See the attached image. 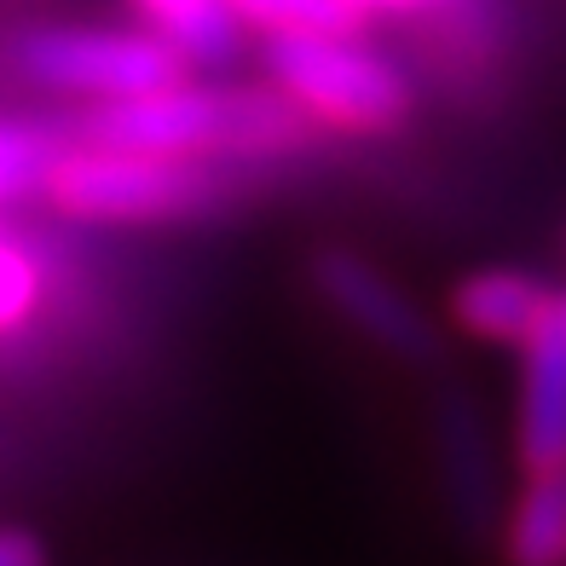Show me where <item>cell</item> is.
<instances>
[{
	"label": "cell",
	"instance_id": "1",
	"mask_svg": "<svg viewBox=\"0 0 566 566\" xmlns=\"http://www.w3.org/2000/svg\"><path fill=\"white\" fill-rule=\"evenodd\" d=\"M261 59L266 82L283 87L306 116L336 127V134H394L410 116L405 70L358 30L266 35Z\"/></svg>",
	"mask_w": 566,
	"mask_h": 566
},
{
	"label": "cell",
	"instance_id": "2",
	"mask_svg": "<svg viewBox=\"0 0 566 566\" xmlns=\"http://www.w3.org/2000/svg\"><path fill=\"white\" fill-rule=\"evenodd\" d=\"M46 202H53L64 220H82V226L191 220V214H209L220 202V168L70 139L53 179H46Z\"/></svg>",
	"mask_w": 566,
	"mask_h": 566
},
{
	"label": "cell",
	"instance_id": "3",
	"mask_svg": "<svg viewBox=\"0 0 566 566\" xmlns=\"http://www.w3.org/2000/svg\"><path fill=\"white\" fill-rule=\"evenodd\" d=\"M12 64L41 93L82 98V111L174 87L191 70L186 53L150 23H134V30L127 23H41V30L18 35Z\"/></svg>",
	"mask_w": 566,
	"mask_h": 566
},
{
	"label": "cell",
	"instance_id": "4",
	"mask_svg": "<svg viewBox=\"0 0 566 566\" xmlns=\"http://www.w3.org/2000/svg\"><path fill=\"white\" fill-rule=\"evenodd\" d=\"M313 290H318V301L329 306V313H336L347 329H358L376 353L399 358V365H422V358H433L428 313L381 266H370L365 254L324 249L313 261Z\"/></svg>",
	"mask_w": 566,
	"mask_h": 566
},
{
	"label": "cell",
	"instance_id": "5",
	"mask_svg": "<svg viewBox=\"0 0 566 566\" xmlns=\"http://www.w3.org/2000/svg\"><path fill=\"white\" fill-rule=\"evenodd\" d=\"M514 457L526 474L566 469V306L555 301L549 324L521 347L514 388Z\"/></svg>",
	"mask_w": 566,
	"mask_h": 566
},
{
	"label": "cell",
	"instance_id": "6",
	"mask_svg": "<svg viewBox=\"0 0 566 566\" xmlns=\"http://www.w3.org/2000/svg\"><path fill=\"white\" fill-rule=\"evenodd\" d=\"M555 301H560V283L537 277V272H526V266H480V272H469V277H457L451 318H457L462 336L521 353L537 329L549 324Z\"/></svg>",
	"mask_w": 566,
	"mask_h": 566
},
{
	"label": "cell",
	"instance_id": "7",
	"mask_svg": "<svg viewBox=\"0 0 566 566\" xmlns=\"http://www.w3.org/2000/svg\"><path fill=\"white\" fill-rule=\"evenodd\" d=\"M509 566H566V469L526 474L503 521Z\"/></svg>",
	"mask_w": 566,
	"mask_h": 566
},
{
	"label": "cell",
	"instance_id": "8",
	"mask_svg": "<svg viewBox=\"0 0 566 566\" xmlns=\"http://www.w3.org/2000/svg\"><path fill=\"white\" fill-rule=\"evenodd\" d=\"M139 18L157 30L163 41H174L186 64H226L243 46V12L238 0H134Z\"/></svg>",
	"mask_w": 566,
	"mask_h": 566
},
{
	"label": "cell",
	"instance_id": "9",
	"mask_svg": "<svg viewBox=\"0 0 566 566\" xmlns=\"http://www.w3.org/2000/svg\"><path fill=\"white\" fill-rule=\"evenodd\" d=\"M64 150H70V127L0 116V209H12L23 197H46V179H53Z\"/></svg>",
	"mask_w": 566,
	"mask_h": 566
},
{
	"label": "cell",
	"instance_id": "10",
	"mask_svg": "<svg viewBox=\"0 0 566 566\" xmlns=\"http://www.w3.org/2000/svg\"><path fill=\"white\" fill-rule=\"evenodd\" d=\"M249 30L261 35H313V30H358L353 0H238Z\"/></svg>",
	"mask_w": 566,
	"mask_h": 566
},
{
	"label": "cell",
	"instance_id": "11",
	"mask_svg": "<svg viewBox=\"0 0 566 566\" xmlns=\"http://www.w3.org/2000/svg\"><path fill=\"white\" fill-rule=\"evenodd\" d=\"M41 261L35 249L0 226V336H18L41 306Z\"/></svg>",
	"mask_w": 566,
	"mask_h": 566
},
{
	"label": "cell",
	"instance_id": "12",
	"mask_svg": "<svg viewBox=\"0 0 566 566\" xmlns=\"http://www.w3.org/2000/svg\"><path fill=\"white\" fill-rule=\"evenodd\" d=\"M0 566H46L41 537L18 532V526H0Z\"/></svg>",
	"mask_w": 566,
	"mask_h": 566
},
{
	"label": "cell",
	"instance_id": "13",
	"mask_svg": "<svg viewBox=\"0 0 566 566\" xmlns=\"http://www.w3.org/2000/svg\"><path fill=\"white\" fill-rule=\"evenodd\" d=\"M358 12H433V7H457V0H353Z\"/></svg>",
	"mask_w": 566,
	"mask_h": 566
},
{
	"label": "cell",
	"instance_id": "14",
	"mask_svg": "<svg viewBox=\"0 0 566 566\" xmlns=\"http://www.w3.org/2000/svg\"><path fill=\"white\" fill-rule=\"evenodd\" d=\"M560 306H566V283H560Z\"/></svg>",
	"mask_w": 566,
	"mask_h": 566
}]
</instances>
